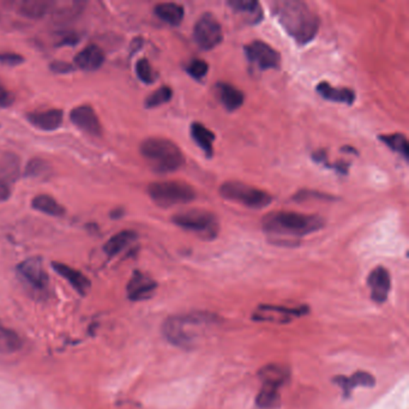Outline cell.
Instances as JSON below:
<instances>
[{
	"label": "cell",
	"mask_w": 409,
	"mask_h": 409,
	"mask_svg": "<svg viewBox=\"0 0 409 409\" xmlns=\"http://www.w3.org/2000/svg\"><path fill=\"white\" fill-rule=\"evenodd\" d=\"M273 13L284 30L299 46L311 43L320 30L318 16L301 0H279L273 3Z\"/></svg>",
	"instance_id": "cell-1"
},
{
	"label": "cell",
	"mask_w": 409,
	"mask_h": 409,
	"mask_svg": "<svg viewBox=\"0 0 409 409\" xmlns=\"http://www.w3.org/2000/svg\"><path fill=\"white\" fill-rule=\"evenodd\" d=\"M325 226L320 215L301 214L294 211H275L265 215L262 221L264 233L271 237L303 238Z\"/></svg>",
	"instance_id": "cell-2"
},
{
	"label": "cell",
	"mask_w": 409,
	"mask_h": 409,
	"mask_svg": "<svg viewBox=\"0 0 409 409\" xmlns=\"http://www.w3.org/2000/svg\"><path fill=\"white\" fill-rule=\"evenodd\" d=\"M218 317L208 312H194L172 316L164 320L162 332L168 342L176 347L190 349L204 327L216 323Z\"/></svg>",
	"instance_id": "cell-3"
},
{
	"label": "cell",
	"mask_w": 409,
	"mask_h": 409,
	"mask_svg": "<svg viewBox=\"0 0 409 409\" xmlns=\"http://www.w3.org/2000/svg\"><path fill=\"white\" fill-rule=\"evenodd\" d=\"M140 152L152 171L159 174L173 173L185 164L181 149L174 142L162 137H149L143 140Z\"/></svg>",
	"instance_id": "cell-4"
},
{
	"label": "cell",
	"mask_w": 409,
	"mask_h": 409,
	"mask_svg": "<svg viewBox=\"0 0 409 409\" xmlns=\"http://www.w3.org/2000/svg\"><path fill=\"white\" fill-rule=\"evenodd\" d=\"M147 191L152 202L161 208H172L180 204H187L197 197L195 189L184 181L152 183Z\"/></svg>",
	"instance_id": "cell-5"
},
{
	"label": "cell",
	"mask_w": 409,
	"mask_h": 409,
	"mask_svg": "<svg viewBox=\"0 0 409 409\" xmlns=\"http://www.w3.org/2000/svg\"><path fill=\"white\" fill-rule=\"evenodd\" d=\"M262 389L256 398V403L262 409H271L280 403L281 386L288 381L289 372L279 365H268L259 371Z\"/></svg>",
	"instance_id": "cell-6"
},
{
	"label": "cell",
	"mask_w": 409,
	"mask_h": 409,
	"mask_svg": "<svg viewBox=\"0 0 409 409\" xmlns=\"http://www.w3.org/2000/svg\"><path fill=\"white\" fill-rule=\"evenodd\" d=\"M218 192L223 198L240 203L251 209H264L273 203L270 194L242 181H226L220 186Z\"/></svg>",
	"instance_id": "cell-7"
},
{
	"label": "cell",
	"mask_w": 409,
	"mask_h": 409,
	"mask_svg": "<svg viewBox=\"0 0 409 409\" xmlns=\"http://www.w3.org/2000/svg\"><path fill=\"white\" fill-rule=\"evenodd\" d=\"M172 223L183 230L194 232L201 238L213 240L218 234V220L213 213L203 209H191L172 216Z\"/></svg>",
	"instance_id": "cell-8"
},
{
	"label": "cell",
	"mask_w": 409,
	"mask_h": 409,
	"mask_svg": "<svg viewBox=\"0 0 409 409\" xmlns=\"http://www.w3.org/2000/svg\"><path fill=\"white\" fill-rule=\"evenodd\" d=\"M21 280L27 286L30 293L39 296H46L50 285V277L43 268V261L40 258H28L17 267Z\"/></svg>",
	"instance_id": "cell-9"
},
{
	"label": "cell",
	"mask_w": 409,
	"mask_h": 409,
	"mask_svg": "<svg viewBox=\"0 0 409 409\" xmlns=\"http://www.w3.org/2000/svg\"><path fill=\"white\" fill-rule=\"evenodd\" d=\"M194 40L203 51H211L223 43V27L211 12L199 17L194 28Z\"/></svg>",
	"instance_id": "cell-10"
},
{
	"label": "cell",
	"mask_w": 409,
	"mask_h": 409,
	"mask_svg": "<svg viewBox=\"0 0 409 409\" xmlns=\"http://www.w3.org/2000/svg\"><path fill=\"white\" fill-rule=\"evenodd\" d=\"M244 52L247 60L261 71L277 70L280 67V53L261 40H254L246 45Z\"/></svg>",
	"instance_id": "cell-11"
},
{
	"label": "cell",
	"mask_w": 409,
	"mask_h": 409,
	"mask_svg": "<svg viewBox=\"0 0 409 409\" xmlns=\"http://www.w3.org/2000/svg\"><path fill=\"white\" fill-rule=\"evenodd\" d=\"M310 312L308 306L299 308H285V306H274V305H259L254 312V320L258 322H274V323H289L294 318L305 316Z\"/></svg>",
	"instance_id": "cell-12"
},
{
	"label": "cell",
	"mask_w": 409,
	"mask_h": 409,
	"mask_svg": "<svg viewBox=\"0 0 409 409\" xmlns=\"http://www.w3.org/2000/svg\"><path fill=\"white\" fill-rule=\"evenodd\" d=\"M70 121L76 125L78 129L90 136L99 137L102 135V125L98 114L89 105L78 106L72 109L70 113Z\"/></svg>",
	"instance_id": "cell-13"
},
{
	"label": "cell",
	"mask_w": 409,
	"mask_h": 409,
	"mask_svg": "<svg viewBox=\"0 0 409 409\" xmlns=\"http://www.w3.org/2000/svg\"><path fill=\"white\" fill-rule=\"evenodd\" d=\"M367 286L370 287L371 298L374 303H386L391 288L389 271L384 267L374 268L367 277Z\"/></svg>",
	"instance_id": "cell-14"
},
{
	"label": "cell",
	"mask_w": 409,
	"mask_h": 409,
	"mask_svg": "<svg viewBox=\"0 0 409 409\" xmlns=\"http://www.w3.org/2000/svg\"><path fill=\"white\" fill-rule=\"evenodd\" d=\"M156 288H157L156 281L136 270L128 284L126 291L130 301H142L152 298Z\"/></svg>",
	"instance_id": "cell-15"
},
{
	"label": "cell",
	"mask_w": 409,
	"mask_h": 409,
	"mask_svg": "<svg viewBox=\"0 0 409 409\" xmlns=\"http://www.w3.org/2000/svg\"><path fill=\"white\" fill-rule=\"evenodd\" d=\"M27 119L34 128L41 131H55L62 126L64 112L62 109H47L27 114Z\"/></svg>",
	"instance_id": "cell-16"
},
{
	"label": "cell",
	"mask_w": 409,
	"mask_h": 409,
	"mask_svg": "<svg viewBox=\"0 0 409 409\" xmlns=\"http://www.w3.org/2000/svg\"><path fill=\"white\" fill-rule=\"evenodd\" d=\"M332 382L341 388L344 398H348L357 386L372 388L376 384V379L372 374H369L366 371H357L355 374H352L351 377L336 376L332 379Z\"/></svg>",
	"instance_id": "cell-17"
},
{
	"label": "cell",
	"mask_w": 409,
	"mask_h": 409,
	"mask_svg": "<svg viewBox=\"0 0 409 409\" xmlns=\"http://www.w3.org/2000/svg\"><path fill=\"white\" fill-rule=\"evenodd\" d=\"M215 91L220 102L228 112L240 108L245 101V94L230 83L218 82L215 84Z\"/></svg>",
	"instance_id": "cell-18"
},
{
	"label": "cell",
	"mask_w": 409,
	"mask_h": 409,
	"mask_svg": "<svg viewBox=\"0 0 409 409\" xmlns=\"http://www.w3.org/2000/svg\"><path fill=\"white\" fill-rule=\"evenodd\" d=\"M52 267H53L55 273H58L60 276L64 277L72 286V288L76 292L79 293L81 296H86V293L89 292V279L86 275H83L81 271H78V270L74 269L64 263H59V262H53Z\"/></svg>",
	"instance_id": "cell-19"
},
{
	"label": "cell",
	"mask_w": 409,
	"mask_h": 409,
	"mask_svg": "<svg viewBox=\"0 0 409 409\" xmlns=\"http://www.w3.org/2000/svg\"><path fill=\"white\" fill-rule=\"evenodd\" d=\"M105 62V53L96 45H89L74 57V65L84 71H96Z\"/></svg>",
	"instance_id": "cell-20"
},
{
	"label": "cell",
	"mask_w": 409,
	"mask_h": 409,
	"mask_svg": "<svg viewBox=\"0 0 409 409\" xmlns=\"http://www.w3.org/2000/svg\"><path fill=\"white\" fill-rule=\"evenodd\" d=\"M317 93L327 101L337 102V103H346L352 106L355 101L354 90L349 88H336L327 82L318 83L316 88Z\"/></svg>",
	"instance_id": "cell-21"
},
{
	"label": "cell",
	"mask_w": 409,
	"mask_h": 409,
	"mask_svg": "<svg viewBox=\"0 0 409 409\" xmlns=\"http://www.w3.org/2000/svg\"><path fill=\"white\" fill-rule=\"evenodd\" d=\"M190 133H191L192 140H195L196 145L202 149L207 157H211L214 154L213 145H214L215 138H216L214 133L201 123H192Z\"/></svg>",
	"instance_id": "cell-22"
},
{
	"label": "cell",
	"mask_w": 409,
	"mask_h": 409,
	"mask_svg": "<svg viewBox=\"0 0 409 409\" xmlns=\"http://www.w3.org/2000/svg\"><path fill=\"white\" fill-rule=\"evenodd\" d=\"M155 15L164 23L178 27L184 20V8L177 3H161L154 8Z\"/></svg>",
	"instance_id": "cell-23"
},
{
	"label": "cell",
	"mask_w": 409,
	"mask_h": 409,
	"mask_svg": "<svg viewBox=\"0 0 409 409\" xmlns=\"http://www.w3.org/2000/svg\"><path fill=\"white\" fill-rule=\"evenodd\" d=\"M20 164L18 156L12 152L0 156V180L9 185L15 183L21 174Z\"/></svg>",
	"instance_id": "cell-24"
},
{
	"label": "cell",
	"mask_w": 409,
	"mask_h": 409,
	"mask_svg": "<svg viewBox=\"0 0 409 409\" xmlns=\"http://www.w3.org/2000/svg\"><path fill=\"white\" fill-rule=\"evenodd\" d=\"M137 239L136 232L133 230H121L119 233L114 234L108 242L103 246V251L108 254L109 257H113L124 251L128 246L131 245Z\"/></svg>",
	"instance_id": "cell-25"
},
{
	"label": "cell",
	"mask_w": 409,
	"mask_h": 409,
	"mask_svg": "<svg viewBox=\"0 0 409 409\" xmlns=\"http://www.w3.org/2000/svg\"><path fill=\"white\" fill-rule=\"evenodd\" d=\"M227 4L234 11L247 15V21L252 24L259 23L263 18L261 4L256 0H230Z\"/></svg>",
	"instance_id": "cell-26"
},
{
	"label": "cell",
	"mask_w": 409,
	"mask_h": 409,
	"mask_svg": "<svg viewBox=\"0 0 409 409\" xmlns=\"http://www.w3.org/2000/svg\"><path fill=\"white\" fill-rule=\"evenodd\" d=\"M31 207L35 211L43 213V214L50 215V216H64L67 211L62 207L60 203L57 202L52 196L38 195L31 201Z\"/></svg>",
	"instance_id": "cell-27"
},
{
	"label": "cell",
	"mask_w": 409,
	"mask_h": 409,
	"mask_svg": "<svg viewBox=\"0 0 409 409\" xmlns=\"http://www.w3.org/2000/svg\"><path fill=\"white\" fill-rule=\"evenodd\" d=\"M52 4L50 1L45 0H26L18 4V13L31 18V20H38L46 15L47 12L51 10Z\"/></svg>",
	"instance_id": "cell-28"
},
{
	"label": "cell",
	"mask_w": 409,
	"mask_h": 409,
	"mask_svg": "<svg viewBox=\"0 0 409 409\" xmlns=\"http://www.w3.org/2000/svg\"><path fill=\"white\" fill-rule=\"evenodd\" d=\"M21 347L22 340L20 335L0 322V353L10 354L21 349Z\"/></svg>",
	"instance_id": "cell-29"
},
{
	"label": "cell",
	"mask_w": 409,
	"mask_h": 409,
	"mask_svg": "<svg viewBox=\"0 0 409 409\" xmlns=\"http://www.w3.org/2000/svg\"><path fill=\"white\" fill-rule=\"evenodd\" d=\"M379 140L386 145L393 152H398L405 161L409 159V143L407 137L403 133H393V135H382Z\"/></svg>",
	"instance_id": "cell-30"
},
{
	"label": "cell",
	"mask_w": 409,
	"mask_h": 409,
	"mask_svg": "<svg viewBox=\"0 0 409 409\" xmlns=\"http://www.w3.org/2000/svg\"><path fill=\"white\" fill-rule=\"evenodd\" d=\"M312 160L315 161L316 164H323L324 167L329 168V169H334V171L337 172L339 174H342V176H347L348 172H349V162H344V161H337L335 164H330L327 161V150L324 149H320L317 152H312Z\"/></svg>",
	"instance_id": "cell-31"
},
{
	"label": "cell",
	"mask_w": 409,
	"mask_h": 409,
	"mask_svg": "<svg viewBox=\"0 0 409 409\" xmlns=\"http://www.w3.org/2000/svg\"><path fill=\"white\" fill-rule=\"evenodd\" d=\"M172 96H173V90H172L171 86H162L159 89H156L155 91H152L148 98L145 99V108L160 107V106L171 101Z\"/></svg>",
	"instance_id": "cell-32"
},
{
	"label": "cell",
	"mask_w": 409,
	"mask_h": 409,
	"mask_svg": "<svg viewBox=\"0 0 409 409\" xmlns=\"http://www.w3.org/2000/svg\"><path fill=\"white\" fill-rule=\"evenodd\" d=\"M50 172H51V166L46 160L40 157H34L26 166L24 177L26 178H43V177L48 176Z\"/></svg>",
	"instance_id": "cell-33"
},
{
	"label": "cell",
	"mask_w": 409,
	"mask_h": 409,
	"mask_svg": "<svg viewBox=\"0 0 409 409\" xmlns=\"http://www.w3.org/2000/svg\"><path fill=\"white\" fill-rule=\"evenodd\" d=\"M81 3H70L62 8L53 9V18L59 23L71 21L83 11Z\"/></svg>",
	"instance_id": "cell-34"
},
{
	"label": "cell",
	"mask_w": 409,
	"mask_h": 409,
	"mask_svg": "<svg viewBox=\"0 0 409 409\" xmlns=\"http://www.w3.org/2000/svg\"><path fill=\"white\" fill-rule=\"evenodd\" d=\"M137 77L145 84H152L156 81L155 71L152 70V65L148 59H140L136 62Z\"/></svg>",
	"instance_id": "cell-35"
},
{
	"label": "cell",
	"mask_w": 409,
	"mask_h": 409,
	"mask_svg": "<svg viewBox=\"0 0 409 409\" xmlns=\"http://www.w3.org/2000/svg\"><path fill=\"white\" fill-rule=\"evenodd\" d=\"M185 70L192 78L203 79L209 72V65H208L207 62H204L202 59H192L191 62L187 64Z\"/></svg>",
	"instance_id": "cell-36"
},
{
	"label": "cell",
	"mask_w": 409,
	"mask_h": 409,
	"mask_svg": "<svg viewBox=\"0 0 409 409\" xmlns=\"http://www.w3.org/2000/svg\"><path fill=\"white\" fill-rule=\"evenodd\" d=\"M323 199V201H334L335 197L332 195H329V194H324V192L320 191H313V190H301L298 191L296 195L293 196V201L296 202H304V201H308V199Z\"/></svg>",
	"instance_id": "cell-37"
},
{
	"label": "cell",
	"mask_w": 409,
	"mask_h": 409,
	"mask_svg": "<svg viewBox=\"0 0 409 409\" xmlns=\"http://www.w3.org/2000/svg\"><path fill=\"white\" fill-rule=\"evenodd\" d=\"M24 62L22 55L16 53H0V62L8 67H17Z\"/></svg>",
	"instance_id": "cell-38"
},
{
	"label": "cell",
	"mask_w": 409,
	"mask_h": 409,
	"mask_svg": "<svg viewBox=\"0 0 409 409\" xmlns=\"http://www.w3.org/2000/svg\"><path fill=\"white\" fill-rule=\"evenodd\" d=\"M15 101L11 91L5 88L4 84L0 82V107H10Z\"/></svg>",
	"instance_id": "cell-39"
},
{
	"label": "cell",
	"mask_w": 409,
	"mask_h": 409,
	"mask_svg": "<svg viewBox=\"0 0 409 409\" xmlns=\"http://www.w3.org/2000/svg\"><path fill=\"white\" fill-rule=\"evenodd\" d=\"M50 69H51L55 74H69V72H72L74 71L76 67L74 65H71L69 62H53L51 65H50Z\"/></svg>",
	"instance_id": "cell-40"
},
{
	"label": "cell",
	"mask_w": 409,
	"mask_h": 409,
	"mask_svg": "<svg viewBox=\"0 0 409 409\" xmlns=\"http://www.w3.org/2000/svg\"><path fill=\"white\" fill-rule=\"evenodd\" d=\"M79 43V36L76 33H67L59 38V46H74Z\"/></svg>",
	"instance_id": "cell-41"
},
{
	"label": "cell",
	"mask_w": 409,
	"mask_h": 409,
	"mask_svg": "<svg viewBox=\"0 0 409 409\" xmlns=\"http://www.w3.org/2000/svg\"><path fill=\"white\" fill-rule=\"evenodd\" d=\"M11 196V190H10V185L4 183L3 180H0V203L8 201Z\"/></svg>",
	"instance_id": "cell-42"
},
{
	"label": "cell",
	"mask_w": 409,
	"mask_h": 409,
	"mask_svg": "<svg viewBox=\"0 0 409 409\" xmlns=\"http://www.w3.org/2000/svg\"><path fill=\"white\" fill-rule=\"evenodd\" d=\"M121 215H124V211H121V209H118V211H113V213L111 214L112 218H121Z\"/></svg>",
	"instance_id": "cell-43"
},
{
	"label": "cell",
	"mask_w": 409,
	"mask_h": 409,
	"mask_svg": "<svg viewBox=\"0 0 409 409\" xmlns=\"http://www.w3.org/2000/svg\"><path fill=\"white\" fill-rule=\"evenodd\" d=\"M341 150H342V152H354V155H358V152H357V150H355L354 148H352V147H343V148H341Z\"/></svg>",
	"instance_id": "cell-44"
}]
</instances>
